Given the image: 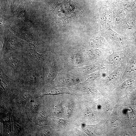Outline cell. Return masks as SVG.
Returning <instances> with one entry per match:
<instances>
[{"mask_svg": "<svg viewBox=\"0 0 136 136\" xmlns=\"http://www.w3.org/2000/svg\"><path fill=\"white\" fill-rule=\"evenodd\" d=\"M136 50V47L131 45L121 51L113 52L101 64L108 70H113L126 65Z\"/></svg>", "mask_w": 136, "mask_h": 136, "instance_id": "cell-1", "label": "cell"}, {"mask_svg": "<svg viewBox=\"0 0 136 136\" xmlns=\"http://www.w3.org/2000/svg\"><path fill=\"white\" fill-rule=\"evenodd\" d=\"M4 55L2 63L12 75H22L30 66L23 53H8Z\"/></svg>", "mask_w": 136, "mask_h": 136, "instance_id": "cell-2", "label": "cell"}, {"mask_svg": "<svg viewBox=\"0 0 136 136\" xmlns=\"http://www.w3.org/2000/svg\"><path fill=\"white\" fill-rule=\"evenodd\" d=\"M126 65L113 70L109 71L103 78V82L105 89L111 88L119 84L121 81Z\"/></svg>", "mask_w": 136, "mask_h": 136, "instance_id": "cell-3", "label": "cell"}, {"mask_svg": "<svg viewBox=\"0 0 136 136\" xmlns=\"http://www.w3.org/2000/svg\"><path fill=\"white\" fill-rule=\"evenodd\" d=\"M122 79L124 81L129 79L136 80V50L126 65Z\"/></svg>", "mask_w": 136, "mask_h": 136, "instance_id": "cell-4", "label": "cell"}, {"mask_svg": "<svg viewBox=\"0 0 136 136\" xmlns=\"http://www.w3.org/2000/svg\"><path fill=\"white\" fill-rule=\"evenodd\" d=\"M23 54L28 63L30 62V64L32 63V66L40 67V64L43 59V54L39 53L35 50L32 49L26 50Z\"/></svg>", "mask_w": 136, "mask_h": 136, "instance_id": "cell-5", "label": "cell"}, {"mask_svg": "<svg viewBox=\"0 0 136 136\" xmlns=\"http://www.w3.org/2000/svg\"><path fill=\"white\" fill-rule=\"evenodd\" d=\"M22 46V44L17 39L11 38L6 43L2 54L3 56L12 51L21 47Z\"/></svg>", "mask_w": 136, "mask_h": 136, "instance_id": "cell-6", "label": "cell"}, {"mask_svg": "<svg viewBox=\"0 0 136 136\" xmlns=\"http://www.w3.org/2000/svg\"><path fill=\"white\" fill-rule=\"evenodd\" d=\"M16 35L20 39L24 40L35 48L39 44L33 36L31 34L27 33H19L15 31Z\"/></svg>", "mask_w": 136, "mask_h": 136, "instance_id": "cell-7", "label": "cell"}, {"mask_svg": "<svg viewBox=\"0 0 136 136\" xmlns=\"http://www.w3.org/2000/svg\"><path fill=\"white\" fill-rule=\"evenodd\" d=\"M64 93H69L65 88H61L52 90L48 92L47 94L55 95Z\"/></svg>", "mask_w": 136, "mask_h": 136, "instance_id": "cell-8", "label": "cell"}, {"mask_svg": "<svg viewBox=\"0 0 136 136\" xmlns=\"http://www.w3.org/2000/svg\"><path fill=\"white\" fill-rule=\"evenodd\" d=\"M82 88L85 91L91 94H95L97 93V91L94 87H82Z\"/></svg>", "mask_w": 136, "mask_h": 136, "instance_id": "cell-9", "label": "cell"}, {"mask_svg": "<svg viewBox=\"0 0 136 136\" xmlns=\"http://www.w3.org/2000/svg\"><path fill=\"white\" fill-rule=\"evenodd\" d=\"M81 58L78 54H75L72 55L71 57V60L74 64H77L80 63Z\"/></svg>", "mask_w": 136, "mask_h": 136, "instance_id": "cell-10", "label": "cell"}, {"mask_svg": "<svg viewBox=\"0 0 136 136\" xmlns=\"http://www.w3.org/2000/svg\"><path fill=\"white\" fill-rule=\"evenodd\" d=\"M84 110L85 113L88 116H91L92 115V113L89 108L87 105L84 106Z\"/></svg>", "mask_w": 136, "mask_h": 136, "instance_id": "cell-11", "label": "cell"}, {"mask_svg": "<svg viewBox=\"0 0 136 136\" xmlns=\"http://www.w3.org/2000/svg\"><path fill=\"white\" fill-rule=\"evenodd\" d=\"M24 11V10H22L19 13L18 16L19 18H20V19L23 20L25 18V14Z\"/></svg>", "mask_w": 136, "mask_h": 136, "instance_id": "cell-12", "label": "cell"}, {"mask_svg": "<svg viewBox=\"0 0 136 136\" xmlns=\"http://www.w3.org/2000/svg\"><path fill=\"white\" fill-rule=\"evenodd\" d=\"M39 106V103L37 102H36L33 104L32 106L31 110L32 112H34Z\"/></svg>", "mask_w": 136, "mask_h": 136, "instance_id": "cell-13", "label": "cell"}, {"mask_svg": "<svg viewBox=\"0 0 136 136\" xmlns=\"http://www.w3.org/2000/svg\"><path fill=\"white\" fill-rule=\"evenodd\" d=\"M55 121L58 123H63L65 122V121L62 119L55 118H54Z\"/></svg>", "mask_w": 136, "mask_h": 136, "instance_id": "cell-14", "label": "cell"}, {"mask_svg": "<svg viewBox=\"0 0 136 136\" xmlns=\"http://www.w3.org/2000/svg\"><path fill=\"white\" fill-rule=\"evenodd\" d=\"M43 134L45 136H49L50 135V131L47 130H44L42 131Z\"/></svg>", "mask_w": 136, "mask_h": 136, "instance_id": "cell-15", "label": "cell"}, {"mask_svg": "<svg viewBox=\"0 0 136 136\" xmlns=\"http://www.w3.org/2000/svg\"><path fill=\"white\" fill-rule=\"evenodd\" d=\"M20 0H13L12 2V4L13 6H17L19 3Z\"/></svg>", "mask_w": 136, "mask_h": 136, "instance_id": "cell-16", "label": "cell"}, {"mask_svg": "<svg viewBox=\"0 0 136 136\" xmlns=\"http://www.w3.org/2000/svg\"><path fill=\"white\" fill-rule=\"evenodd\" d=\"M40 117L42 118H44L46 117L45 113L44 111H41L39 113Z\"/></svg>", "mask_w": 136, "mask_h": 136, "instance_id": "cell-17", "label": "cell"}, {"mask_svg": "<svg viewBox=\"0 0 136 136\" xmlns=\"http://www.w3.org/2000/svg\"><path fill=\"white\" fill-rule=\"evenodd\" d=\"M132 110L134 113L136 115V107H133Z\"/></svg>", "mask_w": 136, "mask_h": 136, "instance_id": "cell-18", "label": "cell"}, {"mask_svg": "<svg viewBox=\"0 0 136 136\" xmlns=\"http://www.w3.org/2000/svg\"><path fill=\"white\" fill-rule=\"evenodd\" d=\"M4 2L6 4H9L10 3L11 0H4Z\"/></svg>", "mask_w": 136, "mask_h": 136, "instance_id": "cell-19", "label": "cell"}, {"mask_svg": "<svg viewBox=\"0 0 136 136\" xmlns=\"http://www.w3.org/2000/svg\"><path fill=\"white\" fill-rule=\"evenodd\" d=\"M27 1L30 4L32 0H27Z\"/></svg>", "mask_w": 136, "mask_h": 136, "instance_id": "cell-20", "label": "cell"}, {"mask_svg": "<svg viewBox=\"0 0 136 136\" xmlns=\"http://www.w3.org/2000/svg\"><path fill=\"white\" fill-rule=\"evenodd\" d=\"M133 104L134 105L136 106V99H135L134 101Z\"/></svg>", "mask_w": 136, "mask_h": 136, "instance_id": "cell-21", "label": "cell"}]
</instances>
